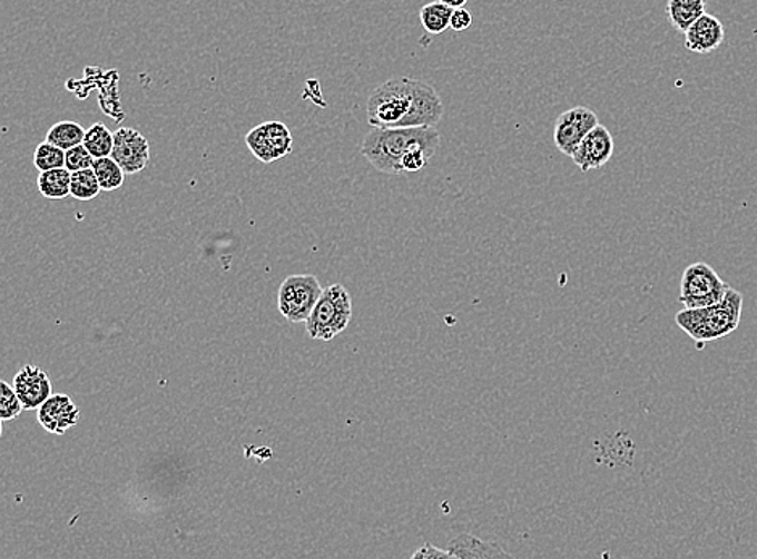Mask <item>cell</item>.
I'll return each mask as SVG.
<instances>
[{
    "mask_svg": "<svg viewBox=\"0 0 757 559\" xmlns=\"http://www.w3.org/2000/svg\"><path fill=\"white\" fill-rule=\"evenodd\" d=\"M443 114V100L436 89L409 77L383 82L367 102L372 128H435Z\"/></svg>",
    "mask_w": 757,
    "mask_h": 559,
    "instance_id": "1",
    "label": "cell"
},
{
    "mask_svg": "<svg viewBox=\"0 0 757 559\" xmlns=\"http://www.w3.org/2000/svg\"><path fill=\"white\" fill-rule=\"evenodd\" d=\"M440 141V133L432 127L372 128L362 141L361 153L383 174H415L433 159Z\"/></svg>",
    "mask_w": 757,
    "mask_h": 559,
    "instance_id": "2",
    "label": "cell"
},
{
    "mask_svg": "<svg viewBox=\"0 0 757 559\" xmlns=\"http://www.w3.org/2000/svg\"><path fill=\"white\" fill-rule=\"evenodd\" d=\"M743 314V295L730 288L720 303L699 310H684L676 315L678 327L699 346L716 342L738 328Z\"/></svg>",
    "mask_w": 757,
    "mask_h": 559,
    "instance_id": "3",
    "label": "cell"
},
{
    "mask_svg": "<svg viewBox=\"0 0 757 559\" xmlns=\"http://www.w3.org/2000/svg\"><path fill=\"white\" fill-rule=\"evenodd\" d=\"M353 318V300L350 292L340 283L326 286L317 306L307 318L308 336L322 342H332L341 335Z\"/></svg>",
    "mask_w": 757,
    "mask_h": 559,
    "instance_id": "4",
    "label": "cell"
},
{
    "mask_svg": "<svg viewBox=\"0 0 757 559\" xmlns=\"http://www.w3.org/2000/svg\"><path fill=\"white\" fill-rule=\"evenodd\" d=\"M730 292V286L706 263H695L685 268L678 301L685 310H699L720 303Z\"/></svg>",
    "mask_w": 757,
    "mask_h": 559,
    "instance_id": "5",
    "label": "cell"
},
{
    "mask_svg": "<svg viewBox=\"0 0 757 559\" xmlns=\"http://www.w3.org/2000/svg\"><path fill=\"white\" fill-rule=\"evenodd\" d=\"M322 295L321 282L315 275H291L279 286V313L293 324L307 322Z\"/></svg>",
    "mask_w": 757,
    "mask_h": 559,
    "instance_id": "6",
    "label": "cell"
},
{
    "mask_svg": "<svg viewBox=\"0 0 757 559\" xmlns=\"http://www.w3.org/2000/svg\"><path fill=\"white\" fill-rule=\"evenodd\" d=\"M246 145L260 163L274 164L293 150V136L282 121H265L246 135Z\"/></svg>",
    "mask_w": 757,
    "mask_h": 559,
    "instance_id": "7",
    "label": "cell"
},
{
    "mask_svg": "<svg viewBox=\"0 0 757 559\" xmlns=\"http://www.w3.org/2000/svg\"><path fill=\"white\" fill-rule=\"evenodd\" d=\"M599 125L598 116L588 107H573L556 120L554 145L572 159L588 133Z\"/></svg>",
    "mask_w": 757,
    "mask_h": 559,
    "instance_id": "8",
    "label": "cell"
},
{
    "mask_svg": "<svg viewBox=\"0 0 757 559\" xmlns=\"http://www.w3.org/2000/svg\"><path fill=\"white\" fill-rule=\"evenodd\" d=\"M115 146L112 159L120 165L127 175H136L145 170L150 159L149 143L135 128H118L114 133Z\"/></svg>",
    "mask_w": 757,
    "mask_h": 559,
    "instance_id": "9",
    "label": "cell"
},
{
    "mask_svg": "<svg viewBox=\"0 0 757 559\" xmlns=\"http://www.w3.org/2000/svg\"><path fill=\"white\" fill-rule=\"evenodd\" d=\"M13 390L24 410H39L52 396V385L48 374L36 365H24L13 380Z\"/></svg>",
    "mask_w": 757,
    "mask_h": 559,
    "instance_id": "10",
    "label": "cell"
},
{
    "mask_svg": "<svg viewBox=\"0 0 757 559\" xmlns=\"http://www.w3.org/2000/svg\"><path fill=\"white\" fill-rule=\"evenodd\" d=\"M612 154L613 138L611 131L602 125H598L581 141L572 160L581 171H590L604 167L611 160Z\"/></svg>",
    "mask_w": 757,
    "mask_h": 559,
    "instance_id": "11",
    "label": "cell"
},
{
    "mask_svg": "<svg viewBox=\"0 0 757 559\" xmlns=\"http://www.w3.org/2000/svg\"><path fill=\"white\" fill-rule=\"evenodd\" d=\"M38 421L53 435H63L80 421V410L68 395L50 396L38 410Z\"/></svg>",
    "mask_w": 757,
    "mask_h": 559,
    "instance_id": "12",
    "label": "cell"
},
{
    "mask_svg": "<svg viewBox=\"0 0 757 559\" xmlns=\"http://www.w3.org/2000/svg\"><path fill=\"white\" fill-rule=\"evenodd\" d=\"M726 41V28L719 18L705 13L685 33V48L695 53H710Z\"/></svg>",
    "mask_w": 757,
    "mask_h": 559,
    "instance_id": "13",
    "label": "cell"
},
{
    "mask_svg": "<svg viewBox=\"0 0 757 559\" xmlns=\"http://www.w3.org/2000/svg\"><path fill=\"white\" fill-rule=\"evenodd\" d=\"M448 548L461 559H517L501 545L480 539L473 533H461L451 540Z\"/></svg>",
    "mask_w": 757,
    "mask_h": 559,
    "instance_id": "14",
    "label": "cell"
},
{
    "mask_svg": "<svg viewBox=\"0 0 757 559\" xmlns=\"http://www.w3.org/2000/svg\"><path fill=\"white\" fill-rule=\"evenodd\" d=\"M666 13L670 24L680 33L706 13V0H667Z\"/></svg>",
    "mask_w": 757,
    "mask_h": 559,
    "instance_id": "15",
    "label": "cell"
},
{
    "mask_svg": "<svg viewBox=\"0 0 757 559\" xmlns=\"http://www.w3.org/2000/svg\"><path fill=\"white\" fill-rule=\"evenodd\" d=\"M38 188L42 196L48 199H65L71 195V171L67 168L41 171L38 178Z\"/></svg>",
    "mask_w": 757,
    "mask_h": 559,
    "instance_id": "16",
    "label": "cell"
},
{
    "mask_svg": "<svg viewBox=\"0 0 757 559\" xmlns=\"http://www.w3.org/2000/svg\"><path fill=\"white\" fill-rule=\"evenodd\" d=\"M452 12L454 9L440 0L426 3L420 9V23L426 33L443 35L451 27Z\"/></svg>",
    "mask_w": 757,
    "mask_h": 559,
    "instance_id": "17",
    "label": "cell"
},
{
    "mask_svg": "<svg viewBox=\"0 0 757 559\" xmlns=\"http://www.w3.org/2000/svg\"><path fill=\"white\" fill-rule=\"evenodd\" d=\"M85 128L77 124V121H60V124L53 125L50 128L46 141L67 153V150L81 146L82 141H85Z\"/></svg>",
    "mask_w": 757,
    "mask_h": 559,
    "instance_id": "18",
    "label": "cell"
},
{
    "mask_svg": "<svg viewBox=\"0 0 757 559\" xmlns=\"http://www.w3.org/2000/svg\"><path fill=\"white\" fill-rule=\"evenodd\" d=\"M82 146L89 150L95 159H104V157L112 156L115 146L114 133L102 124L92 125L89 130H86L85 141Z\"/></svg>",
    "mask_w": 757,
    "mask_h": 559,
    "instance_id": "19",
    "label": "cell"
},
{
    "mask_svg": "<svg viewBox=\"0 0 757 559\" xmlns=\"http://www.w3.org/2000/svg\"><path fill=\"white\" fill-rule=\"evenodd\" d=\"M97 180H99L100 188L104 192H115L120 189L125 182V171L121 170L120 165L115 163L112 157H104V159H96L92 165Z\"/></svg>",
    "mask_w": 757,
    "mask_h": 559,
    "instance_id": "20",
    "label": "cell"
},
{
    "mask_svg": "<svg viewBox=\"0 0 757 559\" xmlns=\"http://www.w3.org/2000/svg\"><path fill=\"white\" fill-rule=\"evenodd\" d=\"M100 192H102V188H100L99 180H97L92 168L71 174V196H73L75 199L91 200L95 199Z\"/></svg>",
    "mask_w": 757,
    "mask_h": 559,
    "instance_id": "21",
    "label": "cell"
},
{
    "mask_svg": "<svg viewBox=\"0 0 757 559\" xmlns=\"http://www.w3.org/2000/svg\"><path fill=\"white\" fill-rule=\"evenodd\" d=\"M67 164V153L65 150L57 148V146L50 145L46 141L36 148L35 153V165L39 171L57 170V168H65Z\"/></svg>",
    "mask_w": 757,
    "mask_h": 559,
    "instance_id": "22",
    "label": "cell"
},
{
    "mask_svg": "<svg viewBox=\"0 0 757 559\" xmlns=\"http://www.w3.org/2000/svg\"><path fill=\"white\" fill-rule=\"evenodd\" d=\"M23 410V404H21L16 390L9 383L0 382V419L10 421V419L18 418Z\"/></svg>",
    "mask_w": 757,
    "mask_h": 559,
    "instance_id": "23",
    "label": "cell"
},
{
    "mask_svg": "<svg viewBox=\"0 0 757 559\" xmlns=\"http://www.w3.org/2000/svg\"><path fill=\"white\" fill-rule=\"evenodd\" d=\"M95 157L89 154V150L85 146H77V148L67 150V164L65 168L70 170L71 174L75 171L89 170L95 165Z\"/></svg>",
    "mask_w": 757,
    "mask_h": 559,
    "instance_id": "24",
    "label": "cell"
},
{
    "mask_svg": "<svg viewBox=\"0 0 757 559\" xmlns=\"http://www.w3.org/2000/svg\"><path fill=\"white\" fill-rule=\"evenodd\" d=\"M411 559H461V558H459L458 555L454 553V551L450 550V548L443 550V548H438L435 547V545L425 543L423 545V547H420L414 555H412Z\"/></svg>",
    "mask_w": 757,
    "mask_h": 559,
    "instance_id": "25",
    "label": "cell"
},
{
    "mask_svg": "<svg viewBox=\"0 0 757 559\" xmlns=\"http://www.w3.org/2000/svg\"><path fill=\"white\" fill-rule=\"evenodd\" d=\"M472 23L473 17L468 9H464V7L462 9H454L451 17V30H454L455 33H462V31L469 30Z\"/></svg>",
    "mask_w": 757,
    "mask_h": 559,
    "instance_id": "26",
    "label": "cell"
},
{
    "mask_svg": "<svg viewBox=\"0 0 757 559\" xmlns=\"http://www.w3.org/2000/svg\"><path fill=\"white\" fill-rule=\"evenodd\" d=\"M440 2L446 3L451 9H462L469 0H440Z\"/></svg>",
    "mask_w": 757,
    "mask_h": 559,
    "instance_id": "27",
    "label": "cell"
}]
</instances>
